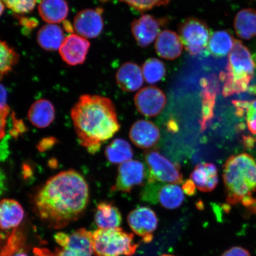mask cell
Returning a JSON list of instances; mask_svg holds the SVG:
<instances>
[{"label":"cell","instance_id":"d4e9b609","mask_svg":"<svg viewBox=\"0 0 256 256\" xmlns=\"http://www.w3.org/2000/svg\"><path fill=\"white\" fill-rule=\"evenodd\" d=\"M65 38L62 28L56 24L44 25L37 34L38 44L48 51L59 50Z\"/></svg>","mask_w":256,"mask_h":256},{"label":"cell","instance_id":"4316f807","mask_svg":"<svg viewBox=\"0 0 256 256\" xmlns=\"http://www.w3.org/2000/svg\"><path fill=\"white\" fill-rule=\"evenodd\" d=\"M234 28L236 34L242 39L256 36V11L252 8L240 11L235 18Z\"/></svg>","mask_w":256,"mask_h":256},{"label":"cell","instance_id":"e575fe53","mask_svg":"<svg viewBox=\"0 0 256 256\" xmlns=\"http://www.w3.org/2000/svg\"><path fill=\"white\" fill-rule=\"evenodd\" d=\"M8 102V92L6 88L2 84L1 85V139L5 136V127L6 124V120L10 112V108L7 103Z\"/></svg>","mask_w":256,"mask_h":256},{"label":"cell","instance_id":"3957f363","mask_svg":"<svg viewBox=\"0 0 256 256\" xmlns=\"http://www.w3.org/2000/svg\"><path fill=\"white\" fill-rule=\"evenodd\" d=\"M223 178L225 184L226 202H239L256 211V161L248 154L232 156L224 166Z\"/></svg>","mask_w":256,"mask_h":256},{"label":"cell","instance_id":"74e56055","mask_svg":"<svg viewBox=\"0 0 256 256\" xmlns=\"http://www.w3.org/2000/svg\"><path fill=\"white\" fill-rule=\"evenodd\" d=\"M196 185L194 182L191 180H187L184 182L183 186V190L186 194L188 196H194L196 194Z\"/></svg>","mask_w":256,"mask_h":256},{"label":"cell","instance_id":"b9f144b4","mask_svg":"<svg viewBox=\"0 0 256 256\" xmlns=\"http://www.w3.org/2000/svg\"><path fill=\"white\" fill-rule=\"evenodd\" d=\"M6 6L2 2H1V14H2L3 12H4V9L5 8Z\"/></svg>","mask_w":256,"mask_h":256},{"label":"cell","instance_id":"603a6c76","mask_svg":"<svg viewBox=\"0 0 256 256\" xmlns=\"http://www.w3.org/2000/svg\"><path fill=\"white\" fill-rule=\"evenodd\" d=\"M94 220L98 229L117 228L122 223V216L117 207L104 202L96 208Z\"/></svg>","mask_w":256,"mask_h":256},{"label":"cell","instance_id":"f546056e","mask_svg":"<svg viewBox=\"0 0 256 256\" xmlns=\"http://www.w3.org/2000/svg\"><path fill=\"white\" fill-rule=\"evenodd\" d=\"M144 79L149 84H155L164 78L166 66L161 60L155 58L147 60L142 66Z\"/></svg>","mask_w":256,"mask_h":256},{"label":"cell","instance_id":"8fae6325","mask_svg":"<svg viewBox=\"0 0 256 256\" xmlns=\"http://www.w3.org/2000/svg\"><path fill=\"white\" fill-rule=\"evenodd\" d=\"M137 110L146 117H154L161 113L166 104V97L161 89L148 86L140 90L134 98Z\"/></svg>","mask_w":256,"mask_h":256},{"label":"cell","instance_id":"836d02e7","mask_svg":"<svg viewBox=\"0 0 256 256\" xmlns=\"http://www.w3.org/2000/svg\"><path fill=\"white\" fill-rule=\"evenodd\" d=\"M138 11L148 10L158 6L168 5L170 0H120Z\"/></svg>","mask_w":256,"mask_h":256},{"label":"cell","instance_id":"ab89813d","mask_svg":"<svg viewBox=\"0 0 256 256\" xmlns=\"http://www.w3.org/2000/svg\"><path fill=\"white\" fill-rule=\"evenodd\" d=\"M168 130L170 132H176L178 130V124L174 120H170L167 124Z\"/></svg>","mask_w":256,"mask_h":256},{"label":"cell","instance_id":"277c9868","mask_svg":"<svg viewBox=\"0 0 256 256\" xmlns=\"http://www.w3.org/2000/svg\"><path fill=\"white\" fill-rule=\"evenodd\" d=\"M256 68V63L250 51L241 41L236 40L234 46L229 54L226 72L220 75L224 82V97L248 90Z\"/></svg>","mask_w":256,"mask_h":256},{"label":"cell","instance_id":"8992f818","mask_svg":"<svg viewBox=\"0 0 256 256\" xmlns=\"http://www.w3.org/2000/svg\"><path fill=\"white\" fill-rule=\"evenodd\" d=\"M178 33L186 50L192 56L199 55L208 46L210 38V28L200 19H186L179 27Z\"/></svg>","mask_w":256,"mask_h":256},{"label":"cell","instance_id":"d6a6232c","mask_svg":"<svg viewBox=\"0 0 256 256\" xmlns=\"http://www.w3.org/2000/svg\"><path fill=\"white\" fill-rule=\"evenodd\" d=\"M41 0H2L7 7L16 14H27L33 11Z\"/></svg>","mask_w":256,"mask_h":256},{"label":"cell","instance_id":"6da1fadb","mask_svg":"<svg viewBox=\"0 0 256 256\" xmlns=\"http://www.w3.org/2000/svg\"><path fill=\"white\" fill-rule=\"evenodd\" d=\"M89 200L87 182L73 170L64 171L46 182L34 198L35 212L54 229L62 228L84 212Z\"/></svg>","mask_w":256,"mask_h":256},{"label":"cell","instance_id":"8d00e7d4","mask_svg":"<svg viewBox=\"0 0 256 256\" xmlns=\"http://www.w3.org/2000/svg\"><path fill=\"white\" fill-rule=\"evenodd\" d=\"M56 140L54 138H48L44 139L41 140L38 145V150L40 152L46 151L53 146L56 144Z\"/></svg>","mask_w":256,"mask_h":256},{"label":"cell","instance_id":"7bdbcfd3","mask_svg":"<svg viewBox=\"0 0 256 256\" xmlns=\"http://www.w3.org/2000/svg\"><path fill=\"white\" fill-rule=\"evenodd\" d=\"M161 256H175L172 255V254H163V255H162Z\"/></svg>","mask_w":256,"mask_h":256},{"label":"cell","instance_id":"9c48e42d","mask_svg":"<svg viewBox=\"0 0 256 256\" xmlns=\"http://www.w3.org/2000/svg\"><path fill=\"white\" fill-rule=\"evenodd\" d=\"M128 223L134 233L142 238L144 242L148 243L152 242L158 220L151 208L142 206L131 211L128 216Z\"/></svg>","mask_w":256,"mask_h":256},{"label":"cell","instance_id":"60d3db41","mask_svg":"<svg viewBox=\"0 0 256 256\" xmlns=\"http://www.w3.org/2000/svg\"><path fill=\"white\" fill-rule=\"evenodd\" d=\"M248 90L251 94L256 95V86H250V87H249Z\"/></svg>","mask_w":256,"mask_h":256},{"label":"cell","instance_id":"4fadbf2b","mask_svg":"<svg viewBox=\"0 0 256 256\" xmlns=\"http://www.w3.org/2000/svg\"><path fill=\"white\" fill-rule=\"evenodd\" d=\"M90 47L87 39L78 34H71L65 38L58 50L64 62L76 66L84 62Z\"/></svg>","mask_w":256,"mask_h":256},{"label":"cell","instance_id":"9a60e30c","mask_svg":"<svg viewBox=\"0 0 256 256\" xmlns=\"http://www.w3.org/2000/svg\"><path fill=\"white\" fill-rule=\"evenodd\" d=\"M130 138L135 145L139 148H152L158 142L160 138L158 128L152 122L140 120L131 126Z\"/></svg>","mask_w":256,"mask_h":256},{"label":"cell","instance_id":"44dd1931","mask_svg":"<svg viewBox=\"0 0 256 256\" xmlns=\"http://www.w3.org/2000/svg\"><path fill=\"white\" fill-rule=\"evenodd\" d=\"M40 18L48 24H57L66 20L69 8L66 0H41L38 6Z\"/></svg>","mask_w":256,"mask_h":256},{"label":"cell","instance_id":"f35d334b","mask_svg":"<svg viewBox=\"0 0 256 256\" xmlns=\"http://www.w3.org/2000/svg\"><path fill=\"white\" fill-rule=\"evenodd\" d=\"M34 256H56V254H53L49 250L44 248H34Z\"/></svg>","mask_w":256,"mask_h":256},{"label":"cell","instance_id":"30bf717a","mask_svg":"<svg viewBox=\"0 0 256 256\" xmlns=\"http://www.w3.org/2000/svg\"><path fill=\"white\" fill-rule=\"evenodd\" d=\"M146 169L142 162L130 160L120 164L116 182L112 188L113 191L130 192L142 185L146 177Z\"/></svg>","mask_w":256,"mask_h":256},{"label":"cell","instance_id":"83f0119b","mask_svg":"<svg viewBox=\"0 0 256 256\" xmlns=\"http://www.w3.org/2000/svg\"><path fill=\"white\" fill-rule=\"evenodd\" d=\"M133 155V150L130 144L120 138L114 140L105 150L106 158L114 164L130 161Z\"/></svg>","mask_w":256,"mask_h":256},{"label":"cell","instance_id":"7c38bea8","mask_svg":"<svg viewBox=\"0 0 256 256\" xmlns=\"http://www.w3.org/2000/svg\"><path fill=\"white\" fill-rule=\"evenodd\" d=\"M103 9H86L80 11L74 20V28L86 39L98 37L104 30Z\"/></svg>","mask_w":256,"mask_h":256},{"label":"cell","instance_id":"ba28073f","mask_svg":"<svg viewBox=\"0 0 256 256\" xmlns=\"http://www.w3.org/2000/svg\"><path fill=\"white\" fill-rule=\"evenodd\" d=\"M60 248L56 249V256H92L94 252L92 232L80 228L67 234L58 232L54 236Z\"/></svg>","mask_w":256,"mask_h":256},{"label":"cell","instance_id":"52a82bcc","mask_svg":"<svg viewBox=\"0 0 256 256\" xmlns=\"http://www.w3.org/2000/svg\"><path fill=\"white\" fill-rule=\"evenodd\" d=\"M148 166V182L180 184L183 182V176L178 164H174L158 152L149 151L145 154Z\"/></svg>","mask_w":256,"mask_h":256},{"label":"cell","instance_id":"7a4b0ae2","mask_svg":"<svg viewBox=\"0 0 256 256\" xmlns=\"http://www.w3.org/2000/svg\"><path fill=\"white\" fill-rule=\"evenodd\" d=\"M71 116L80 145L91 154L98 152L120 128L113 102L104 96H80Z\"/></svg>","mask_w":256,"mask_h":256},{"label":"cell","instance_id":"4dcf8cb0","mask_svg":"<svg viewBox=\"0 0 256 256\" xmlns=\"http://www.w3.org/2000/svg\"><path fill=\"white\" fill-rule=\"evenodd\" d=\"M234 106L236 108V114L238 117L246 115L248 129L252 134H256V100H234Z\"/></svg>","mask_w":256,"mask_h":256},{"label":"cell","instance_id":"ac0fdd59","mask_svg":"<svg viewBox=\"0 0 256 256\" xmlns=\"http://www.w3.org/2000/svg\"><path fill=\"white\" fill-rule=\"evenodd\" d=\"M24 211L21 204L14 200L4 199L0 204V224L4 231L18 228L24 219Z\"/></svg>","mask_w":256,"mask_h":256},{"label":"cell","instance_id":"d590c367","mask_svg":"<svg viewBox=\"0 0 256 256\" xmlns=\"http://www.w3.org/2000/svg\"><path fill=\"white\" fill-rule=\"evenodd\" d=\"M222 256H251V254L248 250L236 246L224 252Z\"/></svg>","mask_w":256,"mask_h":256},{"label":"cell","instance_id":"484cf974","mask_svg":"<svg viewBox=\"0 0 256 256\" xmlns=\"http://www.w3.org/2000/svg\"><path fill=\"white\" fill-rule=\"evenodd\" d=\"M236 40L228 30H219L211 35L208 50L215 57L229 55L234 46Z\"/></svg>","mask_w":256,"mask_h":256},{"label":"cell","instance_id":"5bb4252c","mask_svg":"<svg viewBox=\"0 0 256 256\" xmlns=\"http://www.w3.org/2000/svg\"><path fill=\"white\" fill-rule=\"evenodd\" d=\"M162 22L154 16L145 14L131 24V31L138 46L145 48L152 44L160 34Z\"/></svg>","mask_w":256,"mask_h":256},{"label":"cell","instance_id":"e0dca14e","mask_svg":"<svg viewBox=\"0 0 256 256\" xmlns=\"http://www.w3.org/2000/svg\"><path fill=\"white\" fill-rule=\"evenodd\" d=\"M184 44L180 37L175 32L164 30L158 35L155 48L158 55L166 60H172L180 56Z\"/></svg>","mask_w":256,"mask_h":256},{"label":"cell","instance_id":"5b68a950","mask_svg":"<svg viewBox=\"0 0 256 256\" xmlns=\"http://www.w3.org/2000/svg\"><path fill=\"white\" fill-rule=\"evenodd\" d=\"M92 242L96 256H132L138 247L133 234L120 227L96 230L92 232Z\"/></svg>","mask_w":256,"mask_h":256},{"label":"cell","instance_id":"d6986e66","mask_svg":"<svg viewBox=\"0 0 256 256\" xmlns=\"http://www.w3.org/2000/svg\"><path fill=\"white\" fill-rule=\"evenodd\" d=\"M190 178L200 190L210 192L215 190L218 184L217 168L212 163H202L196 166Z\"/></svg>","mask_w":256,"mask_h":256},{"label":"cell","instance_id":"f1b7e54d","mask_svg":"<svg viewBox=\"0 0 256 256\" xmlns=\"http://www.w3.org/2000/svg\"><path fill=\"white\" fill-rule=\"evenodd\" d=\"M1 256H28L25 247L24 233L18 228L14 229L10 235Z\"/></svg>","mask_w":256,"mask_h":256},{"label":"cell","instance_id":"7402d4cb","mask_svg":"<svg viewBox=\"0 0 256 256\" xmlns=\"http://www.w3.org/2000/svg\"><path fill=\"white\" fill-rule=\"evenodd\" d=\"M56 111L50 100L40 99L32 104L28 112V119L38 128L49 126L55 120Z\"/></svg>","mask_w":256,"mask_h":256},{"label":"cell","instance_id":"1f68e13d","mask_svg":"<svg viewBox=\"0 0 256 256\" xmlns=\"http://www.w3.org/2000/svg\"><path fill=\"white\" fill-rule=\"evenodd\" d=\"M0 50H1L0 73H1V78H2L3 76H8L18 64L19 55L14 48L10 46L5 41L1 42Z\"/></svg>","mask_w":256,"mask_h":256},{"label":"cell","instance_id":"ffe728a7","mask_svg":"<svg viewBox=\"0 0 256 256\" xmlns=\"http://www.w3.org/2000/svg\"><path fill=\"white\" fill-rule=\"evenodd\" d=\"M200 84L203 90L201 94L202 108L200 123L201 130L204 131L206 129L214 118L218 86L214 81H209L206 78L200 80Z\"/></svg>","mask_w":256,"mask_h":256},{"label":"cell","instance_id":"cb8c5ba5","mask_svg":"<svg viewBox=\"0 0 256 256\" xmlns=\"http://www.w3.org/2000/svg\"><path fill=\"white\" fill-rule=\"evenodd\" d=\"M158 193L151 202L159 203L168 210H174L180 207L184 200L183 190L175 184H166L158 188Z\"/></svg>","mask_w":256,"mask_h":256},{"label":"cell","instance_id":"2e32d148","mask_svg":"<svg viewBox=\"0 0 256 256\" xmlns=\"http://www.w3.org/2000/svg\"><path fill=\"white\" fill-rule=\"evenodd\" d=\"M144 78L142 70L134 62L124 63L116 74L118 86L126 92L138 90L142 88Z\"/></svg>","mask_w":256,"mask_h":256}]
</instances>
